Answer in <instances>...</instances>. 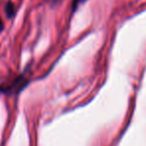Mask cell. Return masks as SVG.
<instances>
[{
	"label": "cell",
	"mask_w": 146,
	"mask_h": 146,
	"mask_svg": "<svg viewBox=\"0 0 146 146\" xmlns=\"http://www.w3.org/2000/svg\"><path fill=\"white\" fill-rule=\"evenodd\" d=\"M28 80L23 75L18 76L10 83H5L0 86V91L5 94H17L24 89L25 86L28 84Z\"/></svg>",
	"instance_id": "obj_1"
},
{
	"label": "cell",
	"mask_w": 146,
	"mask_h": 146,
	"mask_svg": "<svg viewBox=\"0 0 146 146\" xmlns=\"http://www.w3.org/2000/svg\"><path fill=\"white\" fill-rule=\"evenodd\" d=\"M5 13L8 18H12L15 15V5L12 1H8L5 5Z\"/></svg>",
	"instance_id": "obj_2"
},
{
	"label": "cell",
	"mask_w": 146,
	"mask_h": 146,
	"mask_svg": "<svg viewBox=\"0 0 146 146\" xmlns=\"http://www.w3.org/2000/svg\"><path fill=\"white\" fill-rule=\"evenodd\" d=\"M86 0H73L72 1V5H71V9H72V12H75L76 9L82 4V3L85 2Z\"/></svg>",
	"instance_id": "obj_3"
},
{
	"label": "cell",
	"mask_w": 146,
	"mask_h": 146,
	"mask_svg": "<svg viewBox=\"0 0 146 146\" xmlns=\"http://www.w3.org/2000/svg\"><path fill=\"white\" fill-rule=\"evenodd\" d=\"M3 28H4V23H3L2 19L0 18V32L3 30Z\"/></svg>",
	"instance_id": "obj_4"
}]
</instances>
